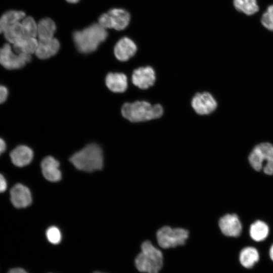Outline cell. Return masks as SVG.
I'll return each instance as SVG.
<instances>
[{
	"instance_id": "cell-27",
	"label": "cell",
	"mask_w": 273,
	"mask_h": 273,
	"mask_svg": "<svg viewBox=\"0 0 273 273\" xmlns=\"http://www.w3.org/2000/svg\"><path fill=\"white\" fill-rule=\"evenodd\" d=\"M261 23L265 28L273 31V5L268 7L263 14Z\"/></svg>"
},
{
	"instance_id": "cell-21",
	"label": "cell",
	"mask_w": 273,
	"mask_h": 273,
	"mask_svg": "<svg viewBox=\"0 0 273 273\" xmlns=\"http://www.w3.org/2000/svg\"><path fill=\"white\" fill-rule=\"evenodd\" d=\"M249 234L253 240L258 242H261L267 237L269 228L264 221L256 220L251 225Z\"/></svg>"
},
{
	"instance_id": "cell-23",
	"label": "cell",
	"mask_w": 273,
	"mask_h": 273,
	"mask_svg": "<svg viewBox=\"0 0 273 273\" xmlns=\"http://www.w3.org/2000/svg\"><path fill=\"white\" fill-rule=\"evenodd\" d=\"M5 37L12 44H15L26 37L21 21L7 28L4 32Z\"/></svg>"
},
{
	"instance_id": "cell-22",
	"label": "cell",
	"mask_w": 273,
	"mask_h": 273,
	"mask_svg": "<svg viewBox=\"0 0 273 273\" xmlns=\"http://www.w3.org/2000/svg\"><path fill=\"white\" fill-rule=\"evenodd\" d=\"M38 43L35 37H26L12 47L16 53L31 55L35 53Z\"/></svg>"
},
{
	"instance_id": "cell-6",
	"label": "cell",
	"mask_w": 273,
	"mask_h": 273,
	"mask_svg": "<svg viewBox=\"0 0 273 273\" xmlns=\"http://www.w3.org/2000/svg\"><path fill=\"white\" fill-rule=\"evenodd\" d=\"M189 237L188 230L181 228H172L167 225L160 228L156 233L158 246L164 250L185 245Z\"/></svg>"
},
{
	"instance_id": "cell-32",
	"label": "cell",
	"mask_w": 273,
	"mask_h": 273,
	"mask_svg": "<svg viewBox=\"0 0 273 273\" xmlns=\"http://www.w3.org/2000/svg\"><path fill=\"white\" fill-rule=\"evenodd\" d=\"M268 256L270 259L273 262V244L270 246L269 248Z\"/></svg>"
},
{
	"instance_id": "cell-18",
	"label": "cell",
	"mask_w": 273,
	"mask_h": 273,
	"mask_svg": "<svg viewBox=\"0 0 273 273\" xmlns=\"http://www.w3.org/2000/svg\"><path fill=\"white\" fill-rule=\"evenodd\" d=\"M107 87L114 93H123L128 86L126 76L122 73H109L105 78Z\"/></svg>"
},
{
	"instance_id": "cell-26",
	"label": "cell",
	"mask_w": 273,
	"mask_h": 273,
	"mask_svg": "<svg viewBox=\"0 0 273 273\" xmlns=\"http://www.w3.org/2000/svg\"><path fill=\"white\" fill-rule=\"evenodd\" d=\"M46 237L49 242L53 244H59L62 239L61 232L56 226H51L47 230Z\"/></svg>"
},
{
	"instance_id": "cell-7",
	"label": "cell",
	"mask_w": 273,
	"mask_h": 273,
	"mask_svg": "<svg viewBox=\"0 0 273 273\" xmlns=\"http://www.w3.org/2000/svg\"><path fill=\"white\" fill-rule=\"evenodd\" d=\"M31 60V55L16 53L10 43H5L0 48V64L7 69H21Z\"/></svg>"
},
{
	"instance_id": "cell-4",
	"label": "cell",
	"mask_w": 273,
	"mask_h": 273,
	"mask_svg": "<svg viewBox=\"0 0 273 273\" xmlns=\"http://www.w3.org/2000/svg\"><path fill=\"white\" fill-rule=\"evenodd\" d=\"M70 161L77 169L85 172L100 170L103 166V154L101 147L90 144L73 154Z\"/></svg>"
},
{
	"instance_id": "cell-2",
	"label": "cell",
	"mask_w": 273,
	"mask_h": 273,
	"mask_svg": "<svg viewBox=\"0 0 273 273\" xmlns=\"http://www.w3.org/2000/svg\"><path fill=\"white\" fill-rule=\"evenodd\" d=\"M107 36L106 29L98 23H95L83 30L75 31L73 34V40L79 52L88 54L96 51Z\"/></svg>"
},
{
	"instance_id": "cell-8",
	"label": "cell",
	"mask_w": 273,
	"mask_h": 273,
	"mask_svg": "<svg viewBox=\"0 0 273 273\" xmlns=\"http://www.w3.org/2000/svg\"><path fill=\"white\" fill-rule=\"evenodd\" d=\"M191 105L195 111L201 115H208L216 108V101L208 92L198 93L193 98Z\"/></svg>"
},
{
	"instance_id": "cell-29",
	"label": "cell",
	"mask_w": 273,
	"mask_h": 273,
	"mask_svg": "<svg viewBox=\"0 0 273 273\" xmlns=\"http://www.w3.org/2000/svg\"><path fill=\"white\" fill-rule=\"evenodd\" d=\"M7 188V182L5 177L0 173V193L5 192Z\"/></svg>"
},
{
	"instance_id": "cell-24",
	"label": "cell",
	"mask_w": 273,
	"mask_h": 273,
	"mask_svg": "<svg viewBox=\"0 0 273 273\" xmlns=\"http://www.w3.org/2000/svg\"><path fill=\"white\" fill-rule=\"evenodd\" d=\"M235 8L247 15H252L258 10L256 0H234Z\"/></svg>"
},
{
	"instance_id": "cell-15",
	"label": "cell",
	"mask_w": 273,
	"mask_h": 273,
	"mask_svg": "<svg viewBox=\"0 0 273 273\" xmlns=\"http://www.w3.org/2000/svg\"><path fill=\"white\" fill-rule=\"evenodd\" d=\"M60 46L59 40L54 37L46 40H39L34 54L40 59H47L58 53Z\"/></svg>"
},
{
	"instance_id": "cell-31",
	"label": "cell",
	"mask_w": 273,
	"mask_h": 273,
	"mask_svg": "<svg viewBox=\"0 0 273 273\" xmlns=\"http://www.w3.org/2000/svg\"><path fill=\"white\" fill-rule=\"evenodd\" d=\"M6 149V144L5 141L0 138V155L4 152Z\"/></svg>"
},
{
	"instance_id": "cell-17",
	"label": "cell",
	"mask_w": 273,
	"mask_h": 273,
	"mask_svg": "<svg viewBox=\"0 0 273 273\" xmlns=\"http://www.w3.org/2000/svg\"><path fill=\"white\" fill-rule=\"evenodd\" d=\"M110 16L112 28L117 30L124 29L128 25L130 16L126 10L120 8H113L107 12Z\"/></svg>"
},
{
	"instance_id": "cell-11",
	"label": "cell",
	"mask_w": 273,
	"mask_h": 273,
	"mask_svg": "<svg viewBox=\"0 0 273 273\" xmlns=\"http://www.w3.org/2000/svg\"><path fill=\"white\" fill-rule=\"evenodd\" d=\"M10 199L14 207L26 208L32 202V196L29 189L21 184H17L10 190Z\"/></svg>"
},
{
	"instance_id": "cell-34",
	"label": "cell",
	"mask_w": 273,
	"mask_h": 273,
	"mask_svg": "<svg viewBox=\"0 0 273 273\" xmlns=\"http://www.w3.org/2000/svg\"><path fill=\"white\" fill-rule=\"evenodd\" d=\"M93 273H104V272H99V271H96V272H94Z\"/></svg>"
},
{
	"instance_id": "cell-1",
	"label": "cell",
	"mask_w": 273,
	"mask_h": 273,
	"mask_svg": "<svg viewBox=\"0 0 273 273\" xmlns=\"http://www.w3.org/2000/svg\"><path fill=\"white\" fill-rule=\"evenodd\" d=\"M164 262V253L148 240L141 244L140 252L134 261L135 267L140 273H159Z\"/></svg>"
},
{
	"instance_id": "cell-16",
	"label": "cell",
	"mask_w": 273,
	"mask_h": 273,
	"mask_svg": "<svg viewBox=\"0 0 273 273\" xmlns=\"http://www.w3.org/2000/svg\"><path fill=\"white\" fill-rule=\"evenodd\" d=\"M258 250L253 246H246L240 250L238 259L241 266L246 269L253 267L260 259Z\"/></svg>"
},
{
	"instance_id": "cell-5",
	"label": "cell",
	"mask_w": 273,
	"mask_h": 273,
	"mask_svg": "<svg viewBox=\"0 0 273 273\" xmlns=\"http://www.w3.org/2000/svg\"><path fill=\"white\" fill-rule=\"evenodd\" d=\"M251 166L256 171H263L266 174H273V145L268 142L256 145L248 157Z\"/></svg>"
},
{
	"instance_id": "cell-35",
	"label": "cell",
	"mask_w": 273,
	"mask_h": 273,
	"mask_svg": "<svg viewBox=\"0 0 273 273\" xmlns=\"http://www.w3.org/2000/svg\"><path fill=\"white\" fill-rule=\"evenodd\" d=\"M0 33H2L1 28H0Z\"/></svg>"
},
{
	"instance_id": "cell-3",
	"label": "cell",
	"mask_w": 273,
	"mask_h": 273,
	"mask_svg": "<svg viewBox=\"0 0 273 273\" xmlns=\"http://www.w3.org/2000/svg\"><path fill=\"white\" fill-rule=\"evenodd\" d=\"M121 111L123 117L133 122L157 119L163 114L161 105H152L145 101L126 103L123 105Z\"/></svg>"
},
{
	"instance_id": "cell-9",
	"label": "cell",
	"mask_w": 273,
	"mask_h": 273,
	"mask_svg": "<svg viewBox=\"0 0 273 273\" xmlns=\"http://www.w3.org/2000/svg\"><path fill=\"white\" fill-rule=\"evenodd\" d=\"M131 80L133 84L139 88L148 89L156 81L155 72L151 66L139 67L133 71Z\"/></svg>"
},
{
	"instance_id": "cell-10",
	"label": "cell",
	"mask_w": 273,
	"mask_h": 273,
	"mask_svg": "<svg viewBox=\"0 0 273 273\" xmlns=\"http://www.w3.org/2000/svg\"><path fill=\"white\" fill-rule=\"evenodd\" d=\"M218 226L222 234L228 237H237L242 232V225L235 214H226L218 221Z\"/></svg>"
},
{
	"instance_id": "cell-19",
	"label": "cell",
	"mask_w": 273,
	"mask_h": 273,
	"mask_svg": "<svg viewBox=\"0 0 273 273\" xmlns=\"http://www.w3.org/2000/svg\"><path fill=\"white\" fill-rule=\"evenodd\" d=\"M26 17L22 11L9 10L4 13L0 18V28L2 33L11 26L21 22Z\"/></svg>"
},
{
	"instance_id": "cell-25",
	"label": "cell",
	"mask_w": 273,
	"mask_h": 273,
	"mask_svg": "<svg viewBox=\"0 0 273 273\" xmlns=\"http://www.w3.org/2000/svg\"><path fill=\"white\" fill-rule=\"evenodd\" d=\"M21 24L27 36L35 37L37 36V23L32 17L26 16L21 21Z\"/></svg>"
},
{
	"instance_id": "cell-33",
	"label": "cell",
	"mask_w": 273,
	"mask_h": 273,
	"mask_svg": "<svg viewBox=\"0 0 273 273\" xmlns=\"http://www.w3.org/2000/svg\"><path fill=\"white\" fill-rule=\"evenodd\" d=\"M67 2L72 4H75L79 2V0H66Z\"/></svg>"
},
{
	"instance_id": "cell-28",
	"label": "cell",
	"mask_w": 273,
	"mask_h": 273,
	"mask_svg": "<svg viewBox=\"0 0 273 273\" xmlns=\"http://www.w3.org/2000/svg\"><path fill=\"white\" fill-rule=\"evenodd\" d=\"M8 88L4 85L0 84V104L4 103L8 97Z\"/></svg>"
},
{
	"instance_id": "cell-14",
	"label": "cell",
	"mask_w": 273,
	"mask_h": 273,
	"mask_svg": "<svg viewBox=\"0 0 273 273\" xmlns=\"http://www.w3.org/2000/svg\"><path fill=\"white\" fill-rule=\"evenodd\" d=\"M10 156L14 165L23 167L30 163L33 158V152L27 146L19 145L12 150Z\"/></svg>"
},
{
	"instance_id": "cell-12",
	"label": "cell",
	"mask_w": 273,
	"mask_h": 273,
	"mask_svg": "<svg viewBox=\"0 0 273 273\" xmlns=\"http://www.w3.org/2000/svg\"><path fill=\"white\" fill-rule=\"evenodd\" d=\"M137 50L134 42L130 38L124 37L120 39L115 45L114 53L115 57L120 61H126L133 57Z\"/></svg>"
},
{
	"instance_id": "cell-13",
	"label": "cell",
	"mask_w": 273,
	"mask_h": 273,
	"mask_svg": "<svg viewBox=\"0 0 273 273\" xmlns=\"http://www.w3.org/2000/svg\"><path fill=\"white\" fill-rule=\"evenodd\" d=\"M59 162L52 156H47L41 162V168L44 177L52 182L59 181L62 177Z\"/></svg>"
},
{
	"instance_id": "cell-30",
	"label": "cell",
	"mask_w": 273,
	"mask_h": 273,
	"mask_svg": "<svg viewBox=\"0 0 273 273\" xmlns=\"http://www.w3.org/2000/svg\"><path fill=\"white\" fill-rule=\"evenodd\" d=\"M8 273H28L22 268H14L9 270Z\"/></svg>"
},
{
	"instance_id": "cell-20",
	"label": "cell",
	"mask_w": 273,
	"mask_h": 273,
	"mask_svg": "<svg viewBox=\"0 0 273 273\" xmlns=\"http://www.w3.org/2000/svg\"><path fill=\"white\" fill-rule=\"evenodd\" d=\"M56 30L54 21L49 18L41 19L37 23V35L39 40H46L54 37Z\"/></svg>"
}]
</instances>
